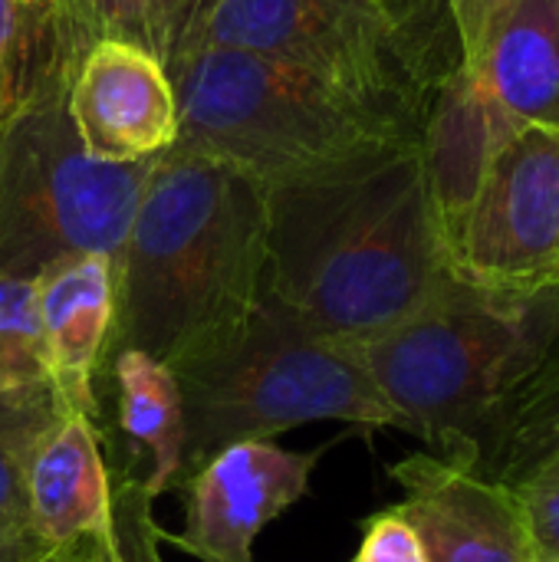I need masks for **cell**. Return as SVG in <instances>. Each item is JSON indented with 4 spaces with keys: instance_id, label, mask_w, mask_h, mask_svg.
Instances as JSON below:
<instances>
[{
    "instance_id": "277c9868",
    "label": "cell",
    "mask_w": 559,
    "mask_h": 562,
    "mask_svg": "<svg viewBox=\"0 0 559 562\" xmlns=\"http://www.w3.org/2000/svg\"><path fill=\"white\" fill-rule=\"evenodd\" d=\"M557 290L501 296L451 277L418 313L353 342L405 435L481 474L507 398L554 326Z\"/></svg>"
},
{
    "instance_id": "f546056e",
    "label": "cell",
    "mask_w": 559,
    "mask_h": 562,
    "mask_svg": "<svg viewBox=\"0 0 559 562\" xmlns=\"http://www.w3.org/2000/svg\"><path fill=\"white\" fill-rule=\"evenodd\" d=\"M53 3H59V0H53Z\"/></svg>"
},
{
    "instance_id": "ffe728a7",
    "label": "cell",
    "mask_w": 559,
    "mask_h": 562,
    "mask_svg": "<svg viewBox=\"0 0 559 562\" xmlns=\"http://www.w3.org/2000/svg\"><path fill=\"white\" fill-rule=\"evenodd\" d=\"M56 33H59V59L69 79L82 53L99 40H125L158 56L155 30H152V0H59Z\"/></svg>"
},
{
    "instance_id": "3957f363",
    "label": "cell",
    "mask_w": 559,
    "mask_h": 562,
    "mask_svg": "<svg viewBox=\"0 0 559 562\" xmlns=\"http://www.w3.org/2000/svg\"><path fill=\"white\" fill-rule=\"evenodd\" d=\"M165 69L178 99L175 145L234 165L264 191L343 175L422 142L379 105L280 59L194 49Z\"/></svg>"
},
{
    "instance_id": "9a60e30c",
    "label": "cell",
    "mask_w": 559,
    "mask_h": 562,
    "mask_svg": "<svg viewBox=\"0 0 559 562\" xmlns=\"http://www.w3.org/2000/svg\"><path fill=\"white\" fill-rule=\"evenodd\" d=\"M102 389H112L115 398V425L102 431L105 464L142 477L155 497L175 491L185 454V412L175 372L128 349L105 362L96 395Z\"/></svg>"
},
{
    "instance_id": "603a6c76",
    "label": "cell",
    "mask_w": 559,
    "mask_h": 562,
    "mask_svg": "<svg viewBox=\"0 0 559 562\" xmlns=\"http://www.w3.org/2000/svg\"><path fill=\"white\" fill-rule=\"evenodd\" d=\"M511 494L521 504L534 562L559 560V445L514 477Z\"/></svg>"
},
{
    "instance_id": "484cf974",
    "label": "cell",
    "mask_w": 559,
    "mask_h": 562,
    "mask_svg": "<svg viewBox=\"0 0 559 562\" xmlns=\"http://www.w3.org/2000/svg\"><path fill=\"white\" fill-rule=\"evenodd\" d=\"M194 7H198V0H152V30H155V46H158L161 63L175 49Z\"/></svg>"
},
{
    "instance_id": "30bf717a",
    "label": "cell",
    "mask_w": 559,
    "mask_h": 562,
    "mask_svg": "<svg viewBox=\"0 0 559 562\" xmlns=\"http://www.w3.org/2000/svg\"><path fill=\"white\" fill-rule=\"evenodd\" d=\"M66 109L99 161H155L178 142V99L165 63L125 40H99L82 53Z\"/></svg>"
},
{
    "instance_id": "e0dca14e",
    "label": "cell",
    "mask_w": 559,
    "mask_h": 562,
    "mask_svg": "<svg viewBox=\"0 0 559 562\" xmlns=\"http://www.w3.org/2000/svg\"><path fill=\"white\" fill-rule=\"evenodd\" d=\"M559 445V290L554 306V326L550 336L530 366V372L521 379L514 395L504 405L497 438L491 445V454L481 468V477L511 484L521 477L530 464H537L547 451Z\"/></svg>"
},
{
    "instance_id": "52a82bcc",
    "label": "cell",
    "mask_w": 559,
    "mask_h": 562,
    "mask_svg": "<svg viewBox=\"0 0 559 562\" xmlns=\"http://www.w3.org/2000/svg\"><path fill=\"white\" fill-rule=\"evenodd\" d=\"M66 89V76L46 79L0 125V273L36 280L49 263L79 254L119 263L155 165L92 158L72 128Z\"/></svg>"
},
{
    "instance_id": "2e32d148",
    "label": "cell",
    "mask_w": 559,
    "mask_h": 562,
    "mask_svg": "<svg viewBox=\"0 0 559 562\" xmlns=\"http://www.w3.org/2000/svg\"><path fill=\"white\" fill-rule=\"evenodd\" d=\"M468 66L514 128H559V0H517Z\"/></svg>"
},
{
    "instance_id": "5bb4252c",
    "label": "cell",
    "mask_w": 559,
    "mask_h": 562,
    "mask_svg": "<svg viewBox=\"0 0 559 562\" xmlns=\"http://www.w3.org/2000/svg\"><path fill=\"white\" fill-rule=\"evenodd\" d=\"M26 514L46 550L82 537L112 547V481L96 418L66 412L40 441L26 471Z\"/></svg>"
},
{
    "instance_id": "4fadbf2b",
    "label": "cell",
    "mask_w": 559,
    "mask_h": 562,
    "mask_svg": "<svg viewBox=\"0 0 559 562\" xmlns=\"http://www.w3.org/2000/svg\"><path fill=\"white\" fill-rule=\"evenodd\" d=\"M36 306L46 342L49 382L66 412H82L102 428L96 379L115 313V260L79 254L36 277Z\"/></svg>"
},
{
    "instance_id": "f1b7e54d",
    "label": "cell",
    "mask_w": 559,
    "mask_h": 562,
    "mask_svg": "<svg viewBox=\"0 0 559 562\" xmlns=\"http://www.w3.org/2000/svg\"><path fill=\"white\" fill-rule=\"evenodd\" d=\"M0 562H7V560H3V557H0Z\"/></svg>"
},
{
    "instance_id": "cb8c5ba5",
    "label": "cell",
    "mask_w": 559,
    "mask_h": 562,
    "mask_svg": "<svg viewBox=\"0 0 559 562\" xmlns=\"http://www.w3.org/2000/svg\"><path fill=\"white\" fill-rule=\"evenodd\" d=\"M359 530L362 540L353 562H428L415 527L399 514V507H385L366 517Z\"/></svg>"
},
{
    "instance_id": "83f0119b",
    "label": "cell",
    "mask_w": 559,
    "mask_h": 562,
    "mask_svg": "<svg viewBox=\"0 0 559 562\" xmlns=\"http://www.w3.org/2000/svg\"><path fill=\"white\" fill-rule=\"evenodd\" d=\"M43 553H46V547H40L36 540H23V537L0 530V557L7 562H33Z\"/></svg>"
},
{
    "instance_id": "7402d4cb",
    "label": "cell",
    "mask_w": 559,
    "mask_h": 562,
    "mask_svg": "<svg viewBox=\"0 0 559 562\" xmlns=\"http://www.w3.org/2000/svg\"><path fill=\"white\" fill-rule=\"evenodd\" d=\"M112 547L102 562H161V527L155 524V494L142 477L112 468Z\"/></svg>"
},
{
    "instance_id": "44dd1931",
    "label": "cell",
    "mask_w": 559,
    "mask_h": 562,
    "mask_svg": "<svg viewBox=\"0 0 559 562\" xmlns=\"http://www.w3.org/2000/svg\"><path fill=\"white\" fill-rule=\"evenodd\" d=\"M49 382L36 280L0 273V385Z\"/></svg>"
},
{
    "instance_id": "8992f818",
    "label": "cell",
    "mask_w": 559,
    "mask_h": 562,
    "mask_svg": "<svg viewBox=\"0 0 559 562\" xmlns=\"http://www.w3.org/2000/svg\"><path fill=\"white\" fill-rule=\"evenodd\" d=\"M171 372L185 412L178 487L217 451L306 422L402 431L353 342L320 336L264 300L237 336Z\"/></svg>"
},
{
    "instance_id": "4dcf8cb0",
    "label": "cell",
    "mask_w": 559,
    "mask_h": 562,
    "mask_svg": "<svg viewBox=\"0 0 559 562\" xmlns=\"http://www.w3.org/2000/svg\"><path fill=\"white\" fill-rule=\"evenodd\" d=\"M557 562H559V560H557Z\"/></svg>"
},
{
    "instance_id": "d6986e66",
    "label": "cell",
    "mask_w": 559,
    "mask_h": 562,
    "mask_svg": "<svg viewBox=\"0 0 559 562\" xmlns=\"http://www.w3.org/2000/svg\"><path fill=\"white\" fill-rule=\"evenodd\" d=\"M66 76L53 0H0V125L16 115L46 79Z\"/></svg>"
},
{
    "instance_id": "7c38bea8",
    "label": "cell",
    "mask_w": 559,
    "mask_h": 562,
    "mask_svg": "<svg viewBox=\"0 0 559 562\" xmlns=\"http://www.w3.org/2000/svg\"><path fill=\"white\" fill-rule=\"evenodd\" d=\"M514 132L517 128L501 115L468 63H461L438 89L422 125L418 161L448 260L458 250L465 221L497 148Z\"/></svg>"
},
{
    "instance_id": "7a4b0ae2",
    "label": "cell",
    "mask_w": 559,
    "mask_h": 562,
    "mask_svg": "<svg viewBox=\"0 0 559 562\" xmlns=\"http://www.w3.org/2000/svg\"><path fill=\"white\" fill-rule=\"evenodd\" d=\"M264 263L267 191L227 161L168 148L148 171L115 263L102 369L128 349L175 369L227 342L260 310Z\"/></svg>"
},
{
    "instance_id": "4316f807",
    "label": "cell",
    "mask_w": 559,
    "mask_h": 562,
    "mask_svg": "<svg viewBox=\"0 0 559 562\" xmlns=\"http://www.w3.org/2000/svg\"><path fill=\"white\" fill-rule=\"evenodd\" d=\"M105 550H109V543L82 537V540H72V543L46 550L43 557H36L33 562H102L105 560Z\"/></svg>"
},
{
    "instance_id": "9c48e42d",
    "label": "cell",
    "mask_w": 559,
    "mask_h": 562,
    "mask_svg": "<svg viewBox=\"0 0 559 562\" xmlns=\"http://www.w3.org/2000/svg\"><path fill=\"white\" fill-rule=\"evenodd\" d=\"M323 451H287L273 441H241L204 461L178 491L185 530L161 543L201 562H257L260 530L306 497Z\"/></svg>"
},
{
    "instance_id": "6da1fadb",
    "label": "cell",
    "mask_w": 559,
    "mask_h": 562,
    "mask_svg": "<svg viewBox=\"0 0 559 562\" xmlns=\"http://www.w3.org/2000/svg\"><path fill=\"white\" fill-rule=\"evenodd\" d=\"M451 277L418 148L267 191L264 303L320 336L385 333Z\"/></svg>"
},
{
    "instance_id": "ac0fdd59",
    "label": "cell",
    "mask_w": 559,
    "mask_h": 562,
    "mask_svg": "<svg viewBox=\"0 0 559 562\" xmlns=\"http://www.w3.org/2000/svg\"><path fill=\"white\" fill-rule=\"evenodd\" d=\"M63 415L66 405L53 382L0 385V530L13 537L36 540L26 514V471L40 441Z\"/></svg>"
},
{
    "instance_id": "8fae6325",
    "label": "cell",
    "mask_w": 559,
    "mask_h": 562,
    "mask_svg": "<svg viewBox=\"0 0 559 562\" xmlns=\"http://www.w3.org/2000/svg\"><path fill=\"white\" fill-rule=\"evenodd\" d=\"M402 487L399 514L415 527L428 562H534L527 524L507 484L428 451L389 468Z\"/></svg>"
},
{
    "instance_id": "ba28073f",
    "label": "cell",
    "mask_w": 559,
    "mask_h": 562,
    "mask_svg": "<svg viewBox=\"0 0 559 562\" xmlns=\"http://www.w3.org/2000/svg\"><path fill=\"white\" fill-rule=\"evenodd\" d=\"M451 270L501 296L559 290V128H517L497 148Z\"/></svg>"
},
{
    "instance_id": "d4e9b609",
    "label": "cell",
    "mask_w": 559,
    "mask_h": 562,
    "mask_svg": "<svg viewBox=\"0 0 559 562\" xmlns=\"http://www.w3.org/2000/svg\"><path fill=\"white\" fill-rule=\"evenodd\" d=\"M445 3L455 20V30H458L461 56H465V63H474L478 53L484 49L491 30L501 23V16L517 0H445Z\"/></svg>"
},
{
    "instance_id": "5b68a950",
    "label": "cell",
    "mask_w": 559,
    "mask_h": 562,
    "mask_svg": "<svg viewBox=\"0 0 559 562\" xmlns=\"http://www.w3.org/2000/svg\"><path fill=\"white\" fill-rule=\"evenodd\" d=\"M241 49L310 69L422 135L465 63L445 0H198L175 49Z\"/></svg>"
}]
</instances>
